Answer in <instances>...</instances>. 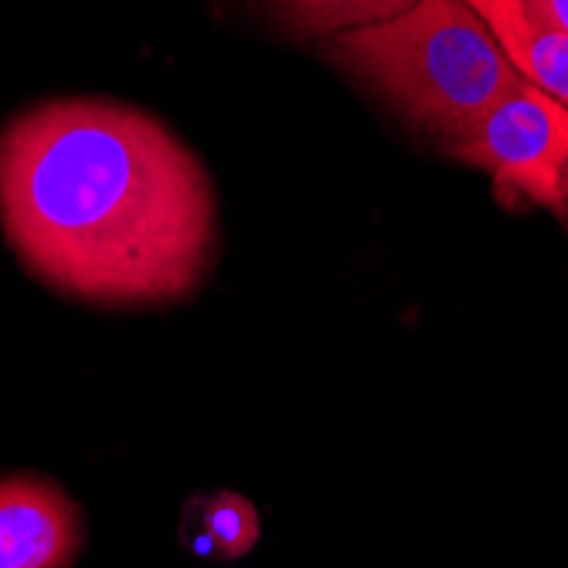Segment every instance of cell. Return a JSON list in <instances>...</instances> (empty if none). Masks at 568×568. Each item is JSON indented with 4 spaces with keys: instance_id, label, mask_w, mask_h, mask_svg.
Returning a JSON list of instances; mask_svg holds the SVG:
<instances>
[{
    "instance_id": "cell-6",
    "label": "cell",
    "mask_w": 568,
    "mask_h": 568,
    "mask_svg": "<svg viewBox=\"0 0 568 568\" xmlns=\"http://www.w3.org/2000/svg\"><path fill=\"white\" fill-rule=\"evenodd\" d=\"M260 531L255 504L232 490L191 497L181 518V541L201 558H245L260 541Z\"/></svg>"
},
{
    "instance_id": "cell-1",
    "label": "cell",
    "mask_w": 568,
    "mask_h": 568,
    "mask_svg": "<svg viewBox=\"0 0 568 568\" xmlns=\"http://www.w3.org/2000/svg\"><path fill=\"white\" fill-rule=\"evenodd\" d=\"M0 225L51 290L171 303L212 266L219 219L201 161L143 110L48 99L0 133Z\"/></svg>"
},
{
    "instance_id": "cell-7",
    "label": "cell",
    "mask_w": 568,
    "mask_h": 568,
    "mask_svg": "<svg viewBox=\"0 0 568 568\" xmlns=\"http://www.w3.org/2000/svg\"><path fill=\"white\" fill-rule=\"evenodd\" d=\"M266 4L293 38L331 41L354 28L382 24L408 11L416 0H266Z\"/></svg>"
},
{
    "instance_id": "cell-4",
    "label": "cell",
    "mask_w": 568,
    "mask_h": 568,
    "mask_svg": "<svg viewBox=\"0 0 568 568\" xmlns=\"http://www.w3.org/2000/svg\"><path fill=\"white\" fill-rule=\"evenodd\" d=\"M82 541V514L59 484L0 477V568H69Z\"/></svg>"
},
{
    "instance_id": "cell-2",
    "label": "cell",
    "mask_w": 568,
    "mask_h": 568,
    "mask_svg": "<svg viewBox=\"0 0 568 568\" xmlns=\"http://www.w3.org/2000/svg\"><path fill=\"white\" fill-rule=\"evenodd\" d=\"M324 55L439 146L467 133L521 82L463 0H416L382 24L331 38Z\"/></svg>"
},
{
    "instance_id": "cell-8",
    "label": "cell",
    "mask_w": 568,
    "mask_h": 568,
    "mask_svg": "<svg viewBox=\"0 0 568 568\" xmlns=\"http://www.w3.org/2000/svg\"><path fill=\"white\" fill-rule=\"evenodd\" d=\"M525 4L548 24L568 34V0H525Z\"/></svg>"
},
{
    "instance_id": "cell-5",
    "label": "cell",
    "mask_w": 568,
    "mask_h": 568,
    "mask_svg": "<svg viewBox=\"0 0 568 568\" xmlns=\"http://www.w3.org/2000/svg\"><path fill=\"white\" fill-rule=\"evenodd\" d=\"M497 38L518 75L568 110V34L541 21L525 0H463Z\"/></svg>"
},
{
    "instance_id": "cell-9",
    "label": "cell",
    "mask_w": 568,
    "mask_h": 568,
    "mask_svg": "<svg viewBox=\"0 0 568 568\" xmlns=\"http://www.w3.org/2000/svg\"><path fill=\"white\" fill-rule=\"evenodd\" d=\"M561 219L568 222V168H565V178H561Z\"/></svg>"
},
{
    "instance_id": "cell-3",
    "label": "cell",
    "mask_w": 568,
    "mask_h": 568,
    "mask_svg": "<svg viewBox=\"0 0 568 568\" xmlns=\"http://www.w3.org/2000/svg\"><path fill=\"white\" fill-rule=\"evenodd\" d=\"M449 158L494 181L504 209L561 212V178L568 168V110L531 82H518L467 133L443 143Z\"/></svg>"
}]
</instances>
